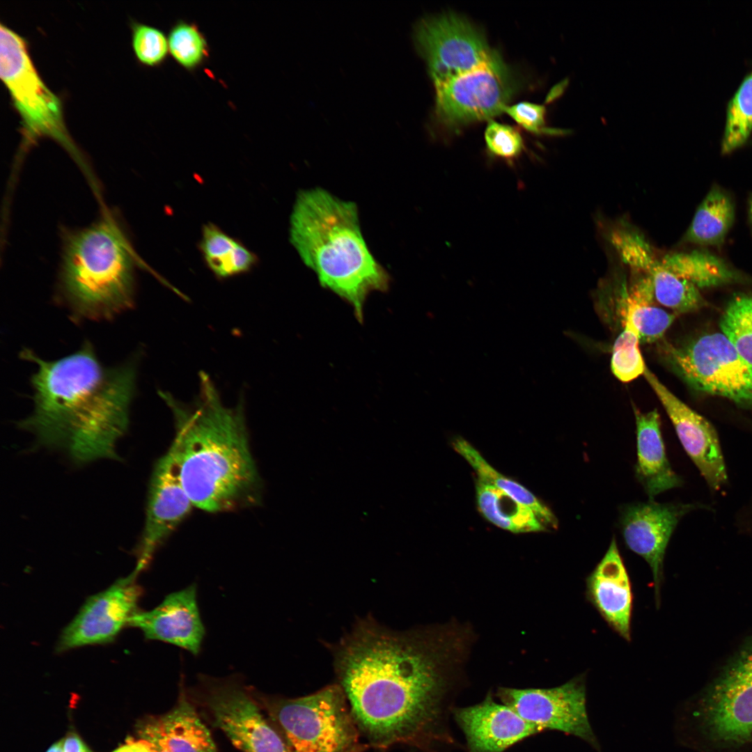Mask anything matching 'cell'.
Wrapping results in <instances>:
<instances>
[{
    "label": "cell",
    "instance_id": "obj_34",
    "mask_svg": "<svg viewBox=\"0 0 752 752\" xmlns=\"http://www.w3.org/2000/svg\"><path fill=\"white\" fill-rule=\"evenodd\" d=\"M485 141L492 155L507 160L517 158L524 149L523 139L517 129L494 120L486 127Z\"/></svg>",
    "mask_w": 752,
    "mask_h": 752
},
{
    "label": "cell",
    "instance_id": "obj_27",
    "mask_svg": "<svg viewBox=\"0 0 752 752\" xmlns=\"http://www.w3.org/2000/svg\"><path fill=\"white\" fill-rule=\"evenodd\" d=\"M453 448L473 467L478 476V480L498 488L518 502L529 507L545 525L556 528V517L545 504L521 484L498 472L467 440L457 437L452 442Z\"/></svg>",
    "mask_w": 752,
    "mask_h": 752
},
{
    "label": "cell",
    "instance_id": "obj_21",
    "mask_svg": "<svg viewBox=\"0 0 752 752\" xmlns=\"http://www.w3.org/2000/svg\"><path fill=\"white\" fill-rule=\"evenodd\" d=\"M634 412L637 450L635 476L652 500L665 491L681 486L682 480L667 458L658 411L643 413L634 407Z\"/></svg>",
    "mask_w": 752,
    "mask_h": 752
},
{
    "label": "cell",
    "instance_id": "obj_16",
    "mask_svg": "<svg viewBox=\"0 0 752 752\" xmlns=\"http://www.w3.org/2000/svg\"><path fill=\"white\" fill-rule=\"evenodd\" d=\"M671 419L684 451L717 492L726 484V467L718 434L712 425L668 390L648 368L643 374Z\"/></svg>",
    "mask_w": 752,
    "mask_h": 752
},
{
    "label": "cell",
    "instance_id": "obj_29",
    "mask_svg": "<svg viewBox=\"0 0 752 752\" xmlns=\"http://www.w3.org/2000/svg\"><path fill=\"white\" fill-rule=\"evenodd\" d=\"M169 54L187 71L203 65L210 57V46L205 34L195 22L178 20L168 34Z\"/></svg>",
    "mask_w": 752,
    "mask_h": 752
},
{
    "label": "cell",
    "instance_id": "obj_22",
    "mask_svg": "<svg viewBox=\"0 0 752 752\" xmlns=\"http://www.w3.org/2000/svg\"><path fill=\"white\" fill-rule=\"evenodd\" d=\"M639 262V272L652 281L655 300L675 314L692 312L705 305L698 288L666 268L653 251L644 253Z\"/></svg>",
    "mask_w": 752,
    "mask_h": 752
},
{
    "label": "cell",
    "instance_id": "obj_33",
    "mask_svg": "<svg viewBox=\"0 0 752 752\" xmlns=\"http://www.w3.org/2000/svg\"><path fill=\"white\" fill-rule=\"evenodd\" d=\"M132 45L137 60L144 65L157 67L169 54L168 36L160 29L132 22Z\"/></svg>",
    "mask_w": 752,
    "mask_h": 752
},
{
    "label": "cell",
    "instance_id": "obj_25",
    "mask_svg": "<svg viewBox=\"0 0 752 752\" xmlns=\"http://www.w3.org/2000/svg\"><path fill=\"white\" fill-rule=\"evenodd\" d=\"M476 499L483 516L496 526L512 533L546 530L529 507L518 502L498 488L478 480Z\"/></svg>",
    "mask_w": 752,
    "mask_h": 752
},
{
    "label": "cell",
    "instance_id": "obj_36",
    "mask_svg": "<svg viewBox=\"0 0 752 752\" xmlns=\"http://www.w3.org/2000/svg\"><path fill=\"white\" fill-rule=\"evenodd\" d=\"M112 752H154L152 746L145 739H129Z\"/></svg>",
    "mask_w": 752,
    "mask_h": 752
},
{
    "label": "cell",
    "instance_id": "obj_32",
    "mask_svg": "<svg viewBox=\"0 0 752 752\" xmlns=\"http://www.w3.org/2000/svg\"><path fill=\"white\" fill-rule=\"evenodd\" d=\"M623 329L614 341L611 369L622 382H629L644 374L647 368L639 349V334L632 322H622Z\"/></svg>",
    "mask_w": 752,
    "mask_h": 752
},
{
    "label": "cell",
    "instance_id": "obj_10",
    "mask_svg": "<svg viewBox=\"0 0 752 752\" xmlns=\"http://www.w3.org/2000/svg\"><path fill=\"white\" fill-rule=\"evenodd\" d=\"M413 38L434 87L481 67L497 53L478 29L453 13L421 19Z\"/></svg>",
    "mask_w": 752,
    "mask_h": 752
},
{
    "label": "cell",
    "instance_id": "obj_38",
    "mask_svg": "<svg viewBox=\"0 0 752 752\" xmlns=\"http://www.w3.org/2000/svg\"><path fill=\"white\" fill-rule=\"evenodd\" d=\"M744 512L747 525L752 533V494L744 506Z\"/></svg>",
    "mask_w": 752,
    "mask_h": 752
},
{
    "label": "cell",
    "instance_id": "obj_28",
    "mask_svg": "<svg viewBox=\"0 0 752 752\" xmlns=\"http://www.w3.org/2000/svg\"><path fill=\"white\" fill-rule=\"evenodd\" d=\"M620 299L622 322L630 320L639 334L640 343L661 339L675 318V314L654 305L632 298L623 288Z\"/></svg>",
    "mask_w": 752,
    "mask_h": 752
},
{
    "label": "cell",
    "instance_id": "obj_11",
    "mask_svg": "<svg viewBox=\"0 0 752 752\" xmlns=\"http://www.w3.org/2000/svg\"><path fill=\"white\" fill-rule=\"evenodd\" d=\"M517 89L512 72L496 53L487 63L435 86V113L450 128L504 112Z\"/></svg>",
    "mask_w": 752,
    "mask_h": 752
},
{
    "label": "cell",
    "instance_id": "obj_6",
    "mask_svg": "<svg viewBox=\"0 0 752 752\" xmlns=\"http://www.w3.org/2000/svg\"><path fill=\"white\" fill-rule=\"evenodd\" d=\"M0 74L21 118L19 152L22 154L40 139L50 138L68 151L95 185L84 156L67 129L62 100L40 76L26 40L3 23L0 26Z\"/></svg>",
    "mask_w": 752,
    "mask_h": 752
},
{
    "label": "cell",
    "instance_id": "obj_1",
    "mask_svg": "<svg viewBox=\"0 0 752 752\" xmlns=\"http://www.w3.org/2000/svg\"><path fill=\"white\" fill-rule=\"evenodd\" d=\"M439 652L417 634L368 618L334 647L339 685L373 744H419L435 736L445 688Z\"/></svg>",
    "mask_w": 752,
    "mask_h": 752
},
{
    "label": "cell",
    "instance_id": "obj_37",
    "mask_svg": "<svg viewBox=\"0 0 752 752\" xmlns=\"http://www.w3.org/2000/svg\"><path fill=\"white\" fill-rule=\"evenodd\" d=\"M64 752H92L81 739L74 733L64 738Z\"/></svg>",
    "mask_w": 752,
    "mask_h": 752
},
{
    "label": "cell",
    "instance_id": "obj_35",
    "mask_svg": "<svg viewBox=\"0 0 752 752\" xmlns=\"http://www.w3.org/2000/svg\"><path fill=\"white\" fill-rule=\"evenodd\" d=\"M504 112L519 125L535 134H562L563 131L545 127V107L542 105L522 102L507 106Z\"/></svg>",
    "mask_w": 752,
    "mask_h": 752
},
{
    "label": "cell",
    "instance_id": "obj_3",
    "mask_svg": "<svg viewBox=\"0 0 752 752\" xmlns=\"http://www.w3.org/2000/svg\"><path fill=\"white\" fill-rule=\"evenodd\" d=\"M175 436L171 447L184 488L194 506L224 512L256 506L262 482L251 454L244 401L225 406L209 375L200 373V391L186 405L167 392Z\"/></svg>",
    "mask_w": 752,
    "mask_h": 752
},
{
    "label": "cell",
    "instance_id": "obj_8",
    "mask_svg": "<svg viewBox=\"0 0 752 752\" xmlns=\"http://www.w3.org/2000/svg\"><path fill=\"white\" fill-rule=\"evenodd\" d=\"M660 345L668 366L691 387L752 409V366L722 333Z\"/></svg>",
    "mask_w": 752,
    "mask_h": 752
},
{
    "label": "cell",
    "instance_id": "obj_7",
    "mask_svg": "<svg viewBox=\"0 0 752 752\" xmlns=\"http://www.w3.org/2000/svg\"><path fill=\"white\" fill-rule=\"evenodd\" d=\"M253 694L292 752H354L357 723L340 685L283 698Z\"/></svg>",
    "mask_w": 752,
    "mask_h": 752
},
{
    "label": "cell",
    "instance_id": "obj_17",
    "mask_svg": "<svg viewBox=\"0 0 752 752\" xmlns=\"http://www.w3.org/2000/svg\"><path fill=\"white\" fill-rule=\"evenodd\" d=\"M130 625L141 629L147 639L166 642L198 655L205 630L198 606L196 585L170 593L149 611H139Z\"/></svg>",
    "mask_w": 752,
    "mask_h": 752
},
{
    "label": "cell",
    "instance_id": "obj_23",
    "mask_svg": "<svg viewBox=\"0 0 752 752\" xmlns=\"http://www.w3.org/2000/svg\"><path fill=\"white\" fill-rule=\"evenodd\" d=\"M735 219V207L730 196L714 186L697 208L683 241L720 246L723 244Z\"/></svg>",
    "mask_w": 752,
    "mask_h": 752
},
{
    "label": "cell",
    "instance_id": "obj_20",
    "mask_svg": "<svg viewBox=\"0 0 752 752\" xmlns=\"http://www.w3.org/2000/svg\"><path fill=\"white\" fill-rule=\"evenodd\" d=\"M141 739L156 742L169 752H217L211 734L181 686L176 705L166 714L139 728Z\"/></svg>",
    "mask_w": 752,
    "mask_h": 752
},
{
    "label": "cell",
    "instance_id": "obj_31",
    "mask_svg": "<svg viewBox=\"0 0 752 752\" xmlns=\"http://www.w3.org/2000/svg\"><path fill=\"white\" fill-rule=\"evenodd\" d=\"M752 131V72L745 78L728 104L721 143L723 154L742 146Z\"/></svg>",
    "mask_w": 752,
    "mask_h": 752
},
{
    "label": "cell",
    "instance_id": "obj_13",
    "mask_svg": "<svg viewBox=\"0 0 752 752\" xmlns=\"http://www.w3.org/2000/svg\"><path fill=\"white\" fill-rule=\"evenodd\" d=\"M194 506L182 485L172 448L156 462L150 480L144 526L136 548L139 574Z\"/></svg>",
    "mask_w": 752,
    "mask_h": 752
},
{
    "label": "cell",
    "instance_id": "obj_40",
    "mask_svg": "<svg viewBox=\"0 0 752 752\" xmlns=\"http://www.w3.org/2000/svg\"><path fill=\"white\" fill-rule=\"evenodd\" d=\"M152 746L154 752H169L166 748L156 742H149Z\"/></svg>",
    "mask_w": 752,
    "mask_h": 752
},
{
    "label": "cell",
    "instance_id": "obj_30",
    "mask_svg": "<svg viewBox=\"0 0 752 752\" xmlns=\"http://www.w3.org/2000/svg\"><path fill=\"white\" fill-rule=\"evenodd\" d=\"M719 325L737 353L752 366V296L735 295L727 305Z\"/></svg>",
    "mask_w": 752,
    "mask_h": 752
},
{
    "label": "cell",
    "instance_id": "obj_9",
    "mask_svg": "<svg viewBox=\"0 0 752 752\" xmlns=\"http://www.w3.org/2000/svg\"><path fill=\"white\" fill-rule=\"evenodd\" d=\"M194 693L207 707L213 724L242 752H292L262 713L253 691L240 680L201 675Z\"/></svg>",
    "mask_w": 752,
    "mask_h": 752
},
{
    "label": "cell",
    "instance_id": "obj_19",
    "mask_svg": "<svg viewBox=\"0 0 752 752\" xmlns=\"http://www.w3.org/2000/svg\"><path fill=\"white\" fill-rule=\"evenodd\" d=\"M586 595L608 625L629 641L633 594L615 537L586 579Z\"/></svg>",
    "mask_w": 752,
    "mask_h": 752
},
{
    "label": "cell",
    "instance_id": "obj_26",
    "mask_svg": "<svg viewBox=\"0 0 752 752\" xmlns=\"http://www.w3.org/2000/svg\"><path fill=\"white\" fill-rule=\"evenodd\" d=\"M661 261L666 268L698 288L719 286L742 279L723 259L705 250L669 253Z\"/></svg>",
    "mask_w": 752,
    "mask_h": 752
},
{
    "label": "cell",
    "instance_id": "obj_39",
    "mask_svg": "<svg viewBox=\"0 0 752 752\" xmlns=\"http://www.w3.org/2000/svg\"><path fill=\"white\" fill-rule=\"evenodd\" d=\"M46 752H64V738L54 743Z\"/></svg>",
    "mask_w": 752,
    "mask_h": 752
},
{
    "label": "cell",
    "instance_id": "obj_2",
    "mask_svg": "<svg viewBox=\"0 0 752 752\" xmlns=\"http://www.w3.org/2000/svg\"><path fill=\"white\" fill-rule=\"evenodd\" d=\"M21 357L37 369L31 379L33 410L19 428L77 465L118 460L117 444L128 429L135 392L134 361L104 366L88 342L55 361L28 349Z\"/></svg>",
    "mask_w": 752,
    "mask_h": 752
},
{
    "label": "cell",
    "instance_id": "obj_15",
    "mask_svg": "<svg viewBox=\"0 0 752 752\" xmlns=\"http://www.w3.org/2000/svg\"><path fill=\"white\" fill-rule=\"evenodd\" d=\"M703 505L697 503L648 502L625 506L620 517L622 535L627 547L650 565L655 582L656 602L659 603L664 559L670 538L680 520Z\"/></svg>",
    "mask_w": 752,
    "mask_h": 752
},
{
    "label": "cell",
    "instance_id": "obj_41",
    "mask_svg": "<svg viewBox=\"0 0 752 752\" xmlns=\"http://www.w3.org/2000/svg\"><path fill=\"white\" fill-rule=\"evenodd\" d=\"M749 214L750 219H751V221L752 222V197L751 198V199L749 201Z\"/></svg>",
    "mask_w": 752,
    "mask_h": 752
},
{
    "label": "cell",
    "instance_id": "obj_24",
    "mask_svg": "<svg viewBox=\"0 0 752 752\" xmlns=\"http://www.w3.org/2000/svg\"><path fill=\"white\" fill-rule=\"evenodd\" d=\"M199 247L207 266L220 279L247 272L258 260L240 241L212 223L203 226Z\"/></svg>",
    "mask_w": 752,
    "mask_h": 752
},
{
    "label": "cell",
    "instance_id": "obj_14",
    "mask_svg": "<svg viewBox=\"0 0 752 752\" xmlns=\"http://www.w3.org/2000/svg\"><path fill=\"white\" fill-rule=\"evenodd\" d=\"M137 576L133 572L90 597L62 632L57 651L112 641L139 611L141 590L136 582Z\"/></svg>",
    "mask_w": 752,
    "mask_h": 752
},
{
    "label": "cell",
    "instance_id": "obj_18",
    "mask_svg": "<svg viewBox=\"0 0 752 752\" xmlns=\"http://www.w3.org/2000/svg\"><path fill=\"white\" fill-rule=\"evenodd\" d=\"M455 717L471 752H503L540 732L512 707L489 696L479 704L457 710Z\"/></svg>",
    "mask_w": 752,
    "mask_h": 752
},
{
    "label": "cell",
    "instance_id": "obj_12",
    "mask_svg": "<svg viewBox=\"0 0 752 752\" xmlns=\"http://www.w3.org/2000/svg\"><path fill=\"white\" fill-rule=\"evenodd\" d=\"M500 696L540 731L555 730L573 735L599 749L587 715L583 675L549 689H503Z\"/></svg>",
    "mask_w": 752,
    "mask_h": 752
},
{
    "label": "cell",
    "instance_id": "obj_4",
    "mask_svg": "<svg viewBox=\"0 0 752 752\" xmlns=\"http://www.w3.org/2000/svg\"><path fill=\"white\" fill-rule=\"evenodd\" d=\"M290 240L322 286L347 301L360 322L368 295L389 288L390 276L368 249L353 202L321 188L300 191L290 215Z\"/></svg>",
    "mask_w": 752,
    "mask_h": 752
},
{
    "label": "cell",
    "instance_id": "obj_5",
    "mask_svg": "<svg viewBox=\"0 0 752 752\" xmlns=\"http://www.w3.org/2000/svg\"><path fill=\"white\" fill-rule=\"evenodd\" d=\"M58 291L77 320H107L134 306L136 256L121 224L106 213L63 233Z\"/></svg>",
    "mask_w": 752,
    "mask_h": 752
}]
</instances>
